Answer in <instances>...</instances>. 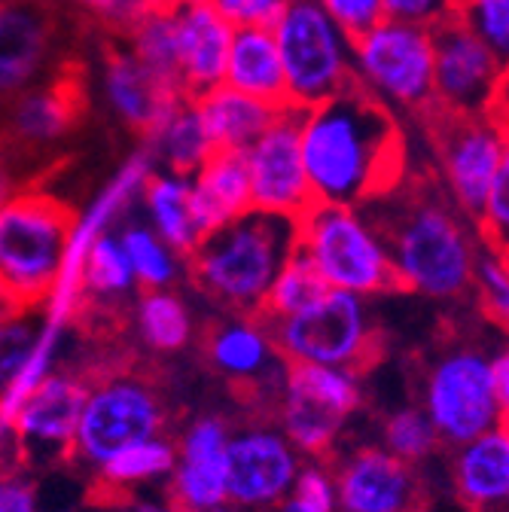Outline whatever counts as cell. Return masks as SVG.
I'll list each match as a JSON object with an SVG mask.
<instances>
[{"label":"cell","mask_w":509,"mask_h":512,"mask_svg":"<svg viewBox=\"0 0 509 512\" xmlns=\"http://www.w3.org/2000/svg\"><path fill=\"white\" fill-rule=\"evenodd\" d=\"M302 153L317 202L366 205L403 174V135L394 110L357 83L302 107Z\"/></svg>","instance_id":"6da1fadb"},{"label":"cell","mask_w":509,"mask_h":512,"mask_svg":"<svg viewBox=\"0 0 509 512\" xmlns=\"http://www.w3.org/2000/svg\"><path fill=\"white\" fill-rule=\"evenodd\" d=\"M366 205L388 238L400 290L458 299L476 287L482 250L452 199H439L436 192L391 199L388 189Z\"/></svg>","instance_id":"7a4b0ae2"},{"label":"cell","mask_w":509,"mask_h":512,"mask_svg":"<svg viewBox=\"0 0 509 512\" xmlns=\"http://www.w3.org/2000/svg\"><path fill=\"white\" fill-rule=\"evenodd\" d=\"M299 247V220L247 211L235 223L205 235L199 250L189 256L193 281L199 290L241 314H263L269 290Z\"/></svg>","instance_id":"3957f363"},{"label":"cell","mask_w":509,"mask_h":512,"mask_svg":"<svg viewBox=\"0 0 509 512\" xmlns=\"http://www.w3.org/2000/svg\"><path fill=\"white\" fill-rule=\"evenodd\" d=\"M74 217L43 196L16 192L0 211V281L7 308H43L65 263Z\"/></svg>","instance_id":"277c9868"},{"label":"cell","mask_w":509,"mask_h":512,"mask_svg":"<svg viewBox=\"0 0 509 512\" xmlns=\"http://www.w3.org/2000/svg\"><path fill=\"white\" fill-rule=\"evenodd\" d=\"M299 247L336 290L366 299L400 290L388 238L363 205L314 202L299 217Z\"/></svg>","instance_id":"5b68a950"},{"label":"cell","mask_w":509,"mask_h":512,"mask_svg":"<svg viewBox=\"0 0 509 512\" xmlns=\"http://www.w3.org/2000/svg\"><path fill=\"white\" fill-rule=\"evenodd\" d=\"M354 83L391 110L436 113V28L385 19L354 37Z\"/></svg>","instance_id":"8992f818"},{"label":"cell","mask_w":509,"mask_h":512,"mask_svg":"<svg viewBox=\"0 0 509 512\" xmlns=\"http://www.w3.org/2000/svg\"><path fill=\"white\" fill-rule=\"evenodd\" d=\"M272 28L293 107H314L354 86V37L339 28L321 0H290Z\"/></svg>","instance_id":"52a82bcc"},{"label":"cell","mask_w":509,"mask_h":512,"mask_svg":"<svg viewBox=\"0 0 509 512\" xmlns=\"http://www.w3.org/2000/svg\"><path fill=\"white\" fill-rule=\"evenodd\" d=\"M269 327L287 363H324L357 372L375 351L366 296L336 287L299 314L269 320Z\"/></svg>","instance_id":"ba28073f"},{"label":"cell","mask_w":509,"mask_h":512,"mask_svg":"<svg viewBox=\"0 0 509 512\" xmlns=\"http://www.w3.org/2000/svg\"><path fill=\"white\" fill-rule=\"evenodd\" d=\"M354 369L324 363H287L281 375L278 424L308 458H321L336 445L348 418L360 409Z\"/></svg>","instance_id":"9c48e42d"},{"label":"cell","mask_w":509,"mask_h":512,"mask_svg":"<svg viewBox=\"0 0 509 512\" xmlns=\"http://www.w3.org/2000/svg\"><path fill=\"white\" fill-rule=\"evenodd\" d=\"M156 168H159L156 156L150 153L147 144H141L129 159H125L113 171V177L95 192V199L86 205V211L80 217H74L68 250H65V263H61V272L55 278V287H52L49 299L43 302L46 317L58 320V324H65V327L74 320V314L86 302L83 266H86V256H89L92 244L104 232H113V223L125 220V214H129L135 208V202L144 196V186H147V180L153 177Z\"/></svg>","instance_id":"30bf717a"},{"label":"cell","mask_w":509,"mask_h":512,"mask_svg":"<svg viewBox=\"0 0 509 512\" xmlns=\"http://www.w3.org/2000/svg\"><path fill=\"white\" fill-rule=\"evenodd\" d=\"M421 406L433 418L442 442L455 448L506 421L494 388L491 357L473 348H455L427 369Z\"/></svg>","instance_id":"8fae6325"},{"label":"cell","mask_w":509,"mask_h":512,"mask_svg":"<svg viewBox=\"0 0 509 512\" xmlns=\"http://www.w3.org/2000/svg\"><path fill=\"white\" fill-rule=\"evenodd\" d=\"M162 427L165 406L156 388L138 375H110L89 384L74 455L89 467H101L129 445L162 436Z\"/></svg>","instance_id":"7c38bea8"},{"label":"cell","mask_w":509,"mask_h":512,"mask_svg":"<svg viewBox=\"0 0 509 512\" xmlns=\"http://www.w3.org/2000/svg\"><path fill=\"white\" fill-rule=\"evenodd\" d=\"M433 125L445 192L467 217L479 220L506 153L509 125L497 113L452 116L439 110Z\"/></svg>","instance_id":"4fadbf2b"},{"label":"cell","mask_w":509,"mask_h":512,"mask_svg":"<svg viewBox=\"0 0 509 512\" xmlns=\"http://www.w3.org/2000/svg\"><path fill=\"white\" fill-rule=\"evenodd\" d=\"M253 208L299 220L317 199L302 153V107L284 104L275 122L244 150Z\"/></svg>","instance_id":"5bb4252c"},{"label":"cell","mask_w":509,"mask_h":512,"mask_svg":"<svg viewBox=\"0 0 509 512\" xmlns=\"http://www.w3.org/2000/svg\"><path fill=\"white\" fill-rule=\"evenodd\" d=\"M506 64L461 19L436 28V110L452 116L494 113Z\"/></svg>","instance_id":"9a60e30c"},{"label":"cell","mask_w":509,"mask_h":512,"mask_svg":"<svg viewBox=\"0 0 509 512\" xmlns=\"http://www.w3.org/2000/svg\"><path fill=\"white\" fill-rule=\"evenodd\" d=\"M302 452L281 427H244L229 442V503L238 509L278 506L296 485Z\"/></svg>","instance_id":"2e32d148"},{"label":"cell","mask_w":509,"mask_h":512,"mask_svg":"<svg viewBox=\"0 0 509 512\" xmlns=\"http://www.w3.org/2000/svg\"><path fill=\"white\" fill-rule=\"evenodd\" d=\"M229 442L232 430L217 415L183 430L171 473V500L180 512H217L229 503Z\"/></svg>","instance_id":"e0dca14e"},{"label":"cell","mask_w":509,"mask_h":512,"mask_svg":"<svg viewBox=\"0 0 509 512\" xmlns=\"http://www.w3.org/2000/svg\"><path fill=\"white\" fill-rule=\"evenodd\" d=\"M183 92L196 98L220 83H226L229 52L235 40V25L211 4V0H168Z\"/></svg>","instance_id":"ac0fdd59"},{"label":"cell","mask_w":509,"mask_h":512,"mask_svg":"<svg viewBox=\"0 0 509 512\" xmlns=\"http://www.w3.org/2000/svg\"><path fill=\"white\" fill-rule=\"evenodd\" d=\"M345 512H412L421 503L412 464L388 448H360L336 473Z\"/></svg>","instance_id":"d6986e66"},{"label":"cell","mask_w":509,"mask_h":512,"mask_svg":"<svg viewBox=\"0 0 509 512\" xmlns=\"http://www.w3.org/2000/svg\"><path fill=\"white\" fill-rule=\"evenodd\" d=\"M89 400V384L68 372H52L40 388L22 403L13 424L4 433H13L25 452L49 448V452H74L80 418Z\"/></svg>","instance_id":"ffe728a7"},{"label":"cell","mask_w":509,"mask_h":512,"mask_svg":"<svg viewBox=\"0 0 509 512\" xmlns=\"http://www.w3.org/2000/svg\"><path fill=\"white\" fill-rule=\"evenodd\" d=\"M101 89H104V101L110 104V110L125 125L138 128L141 135L150 125H156L180 98H186V92L165 86L132 49L107 55Z\"/></svg>","instance_id":"44dd1931"},{"label":"cell","mask_w":509,"mask_h":512,"mask_svg":"<svg viewBox=\"0 0 509 512\" xmlns=\"http://www.w3.org/2000/svg\"><path fill=\"white\" fill-rule=\"evenodd\" d=\"M452 479L473 512L509 509V421L458 445Z\"/></svg>","instance_id":"7402d4cb"},{"label":"cell","mask_w":509,"mask_h":512,"mask_svg":"<svg viewBox=\"0 0 509 512\" xmlns=\"http://www.w3.org/2000/svg\"><path fill=\"white\" fill-rule=\"evenodd\" d=\"M52 28L37 0H7L0 13V86L19 95L34 86L49 58Z\"/></svg>","instance_id":"603a6c76"},{"label":"cell","mask_w":509,"mask_h":512,"mask_svg":"<svg viewBox=\"0 0 509 512\" xmlns=\"http://www.w3.org/2000/svg\"><path fill=\"white\" fill-rule=\"evenodd\" d=\"M205 345L211 366L232 381H263L272 375V366L284 360L263 314H241L226 320L208 336Z\"/></svg>","instance_id":"cb8c5ba5"},{"label":"cell","mask_w":509,"mask_h":512,"mask_svg":"<svg viewBox=\"0 0 509 512\" xmlns=\"http://www.w3.org/2000/svg\"><path fill=\"white\" fill-rule=\"evenodd\" d=\"M193 202L205 235L253 211L250 171L241 150H217L193 174Z\"/></svg>","instance_id":"d4e9b609"},{"label":"cell","mask_w":509,"mask_h":512,"mask_svg":"<svg viewBox=\"0 0 509 512\" xmlns=\"http://www.w3.org/2000/svg\"><path fill=\"white\" fill-rule=\"evenodd\" d=\"M144 220L180 253L193 256L205 241V229L193 202V174H177L168 168H156L144 186Z\"/></svg>","instance_id":"484cf974"},{"label":"cell","mask_w":509,"mask_h":512,"mask_svg":"<svg viewBox=\"0 0 509 512\" xmlns=\"http://www.w3.org/2000/svg\"><path fill=\"white\" fill-rule=\"evenodd\" d=\"M193 101L208 125V135H211L214 147L217 150H241V153L266 132L281 110V107H275L257 95H247L229 83H220V86L196 95Z\"/></svg>","instance_id":"4316f807"},{"label":"cell","mask_w":509,"mask_h":512,"mask_svg":"<svg viewBox=\"0 0 509 512\" xmlns=\"http://www.w3.org/2000/svg\"><path fill=\"white\" fill-rule=\"evenodd\" d=\"M226 83L275 107L290 104L287 71H284L275 28H235Z\"/></svg>","instance_id":"83f0119b"},{"label":"cell","mask_w":509,"mask_h":512,"mask_svg":"<svg viewBox=\"0 0 509 512\" xmlns=\"http://www.w3.org/2000/svg\"><path fill=\"white\" fill-rule=\"evenodd\" d=\"M144 144L156 156L159 168L177 174H196L214 153V141L208 135V125L193 98H180L156 125L144 132Z\"/></svg>","instance_id":"f1b7e54d"},{"label":"cell","mask_w":509,"mask_h":512,"mask_svg":"<svg viewBox=\"0 0 509 512\" xmlns=\"http://www.w3.org/2000/svg\"><path fill=\"white\" fill-rule=\"evenodd\" d=\"M77 95L74 86L65 80L55 83H34L13 95L10 107V132L25 147H46L65 138L77 116Z\"/></svg>","instance_id":"f546056e"},{"label":"cell","mask_w":509,"mask_h":512,"mask_svg":"<svg viewBox=\"0 0 509 512\" xmlns=\"http://www.w3.org/2000/svg\"><path fill=\"white\" fill-rule=\"evenodd\" d=\"M135 324L144 345L159 354L183 351L193 339V314L171 287L144 290L135 308Z\"/></svg>","instance_id":"4dcf8cb0"},{"label":"cell","mask_w":509,"mask_h":512,"mask_svg":"<svg viewBox=\"0 0 509 512\" xmlns=\"http://www.w3.org/2000/svg\"><path fill=\"white\" fill-rule=\"evenodd\" d=\"M132 52L147 64V68L165 83L183 92L180 80V58H177V31L168 0L153 4L132 28Z\"/></svg>","instance_id":"1f68e13d"},{"label":"cell","mask_w":509,"mask_h":512,"mask_svg":"<svg viewBox=\"0 0 509 512\" xmlns=\"http://www.w3.org/2000/svg\"><path fill=\"white\" fill-rule=\"evenodd\" d=\"M177 445L171 439H147L138 445H129L125 452L110 458L107 464L98 467V479L110 491H125V488H138L147 482H156L162 476H171L177 467Z\"/></svg>","instance_id":"d6a6232c"},{"label":"cell","mask_w":509,"mask_h":512,"mask_svg":"<svg viewBox=\"0 0 509 512\" xmlns=\"http://www.w3.org/2000/svg\"><path fill=\"white\" fill-rule=\"evenodd\" d=\"M119 238L129 250V260L144 290H165L177 281L180 253L147 220H125L119 226Z\"/></svg>","instance_id":"836d02e7"},{"label":"cell","mask_w":509,"mask_h":512,"mask_svg":"<svg viewBox=\"0 0 509 512\" xmlns=\"http://www.w3.org/2000/svg\"><path fill=\"white\" fill-rule=\"evenodd\" d=\"M138 284L135 266L129 260V250H125L119 229L116 232H104L83 266V290L86 299H122L125 293H132Z\"/></svg>","instance_id":"e575fe53"},{"label":"cell","mask_w":509,"mask_h":512,"mask_svg":"<svg viewBox=\"0 0 509 512\" xmlns=\"http://www.w3.org/2000/svg\"><path fill=\"white\" fill-rule=\"evenodd\" d=\"M327 290H330V284L324 281L321 272H317L314 260L302 247H296L290 253V260L281 266V272H278V278H275V284L269 290L263 317L278 320V317L299 314L302 308H308L311 302L321 299Z\"/></svg>","instance_id":"d590c367"},{"label":"cell","mask_w":509,"mask_h":512,"mask_svg":"<svg viewBox=\"0 0 509 512\" xmlns=\"http://www.w3.org/2000/svg\"><path fill=\"white\" fill-rule=\"evenodd\" d=\"M439 445H442V436L424 406L400 409L385 421V448L412 467L427 461Z\"/></svg>","instance_id":"8d00e7d4"},{"label":"cell","mask_w":509,"mask_h":512,"mask_svg":"<svg viewBox=\"0 0 509 512\" xmlns=\"http://www.w3.org/2000/svg\"><path fill=\"white\" fill-rule=\"evenodd\" d=\"M455 19L482 37L509 71V0H458Z\"/></svg>","instance_id":"74e56055"},{"label":"cell","mask_w":509,"mask_h":512,"mask_svg":"<svg viewBox=\"0 0 509 512\" xmlns=\"http://www.w3.org/2000/svg\"><path fill=\"white\" fill-rule=\"evenodd\" d=\"M40 327H43V308L40 314L37 308H13L7 314L4 333H0V384H7L22 369V363L34 351Z\"/></svg>","instance_id":"f35d334b"},{"label":"cell","mask_w":509,"mask_h":512,"mask_svg":"<svg viewBox=\"0 0 509 512\" xmlns=\"http://www.w3.org/2000/svg\"><path fill=\"white\" fill-rule=\"evenodd\" d=\"M476 226H479L482 241L491 250L509 256V141H506V153H503L500 171H497V177L491 183L488 202H485Z\"/></svg>","instance_id":"ab89813d"},{"label":"cell","mask_w":509,"mask_h":512,"mask_svg":"<svg viewBox=\"0 0 509 512\" xmlns=\"http://www.w3.org/2000/svg\"><path fill=\"white\" fill-rule=\"evenodd\" d=\"M476 290L491 314V320L509 333V256L497 250H485L479 256V269H476Z\"/></svg>","instance_id":"60d3db41"},{"label":"cell","mask_w":509,"mask_h":512,"mask_svg":"<svg viewBox=\"0 0 509 512\" xmlns=\"http://www.w3.org/2000/svg\"><path fill=\"white\" fill-rule=\"evenodd\" d=\"M321 4L348 37H360L388 19V0H321Z\"/></svg>","instance_id":"b9f144b4"},{"label":"cell","mask_w":509,"mask_h":512,"mask_svg":"<svg viewBox=\"0 0 509 512\" xmlns=\"http://www.w3.org/2000/svg\"><path fill=\"white\" fill-rule=\"evenodd\" d=\"M235 28H272L290 0H211Z\"/></svg>","instance_id":"7bdbcfd3"},{"label":"cell","mask_w":509,"mask_h":512,"mask_svg":"<svg viewBox=\"0 0 509 512\" xmlns=\"http://www.w3.org/2000/svg\"><path fill=\"white\" fill-rule=\"evenodd\" d=\"M458 0H388V16L424 28H439L442 22L455 19Z\"/></svg>","instance_id":"ee69618b"},{"label":"cell","mask_w":509,"mask_h":512,"mask_svg":"<svg viewBox=\"0 0 509 512\" xmlns=\"http://www.w3.org/2000/svg\"><path fill=\"white\" fill-rule=\"evenodd\" d=\"M0 512H37V488L19 473H7L0 485Z\"/></svg>","instance_id":"f6af8a7d"},{"label":"cell","mask_w":509,"mask_h":512,"mask_svg":"<svg viewBox=\"0 0 509 512\" xmlns=\"http://www.w3.org/2000/svg\"><path fill=\"white\" fill-rule=\"evenodd\" d=\"M491 366H494V388H497V400H500L503 418L509 421V345H503V348L491 357Z\"/></svg>","instance_id":"bcb514c9"},{"label":"cell","mask_w":509,"mask_h":512,"mask_svg":"<svg viewBox=\"0 0 509 512\" xmlns=\"http://www.w3.org/2000/svg\"><path fill=\"white\" fill-rule=\"evenodd\" d=\"M278 512H327V509L314 506L311 500H305V497H299V494L290 491V494L278 503Z\"/></svg>","instance_id":"7dc6e473"},{"label":"cell","mask_w":509,"mask_h":512,"mask_svg":"<svg viewBox=\"0 0 509 512\" xmlns=\"http://www.w3.org/2000/svg\"><path fill=\"white\" fill-rule=\"evenodd\" d=\"M494 113L509 125V71H506V77H503V86H500V95H497Z\"/></svg>","instance_id":"c3c4849f"},{"label":"cell","mask_w":509,"mask_h":512,"mask_svg":"<svg viewBox=\"0 0 509 512\" xmlns=\"http://www.w3.org/2000/svg\"><path fill=\"white\" fill-rule=\"evenodd\" d=\"M132 512H180V509L174 506V500H168V503H159V500H138V503L132 506Z\"/></svg>","instance_id":"681fc988"},{"label":"cell","mask_w":509,"mask_h":512,"mask_svg":"<svg viewBox=\"0 0 509 512\" xmlns=\"http://www.w3.org/2000/svg\"><path fill=\"white\" fill-rule=\"evenodd\" d=\"M129 4H135V7H141V10H150L153 4H162V0H129Z\"/></svg>","instance_id":"f907efd6"},{"label":"cell","mask_w":509,"mask_h":512,"mask_svg":"<svg viewBox=\"0 0 509 512\" xmlns=\"http://www.w3.org/2000/svg\"><path fill=\"white\" fill-rule=\"evenodd\" d=\"M229 506H232V503H226V506H220L217 512H235V509H229Z\"/></svg>","instance_id":"816d5d0a"},{"label":"cell","mask_w":509,"mask_h":512,"mask_svg":"<svg viewBox=\"0 0 509 512\" xmlns=\"http://www.w3.org/2000/svg\"><path fill=\"white\" fill-rule=\"evenodd\" d=\"M412 512H427V509H424V506H421V503H418V506H415V509H412Z\"/></svg>","instance_id":"f5cc1de1"},{"label":"cell","mask_w":509,"mask_h":512,"mask_svg":"<svg viewBox=\"0 0 509 512\" xmlns=\"http://www.w3.org/2000/svg\"><path fill=\"white\" fill-rule=\"evenodd\" d=\"M257 512H260V509H257Z\"/></svg>","instance_id":"db71d44e"}]
</instances>
